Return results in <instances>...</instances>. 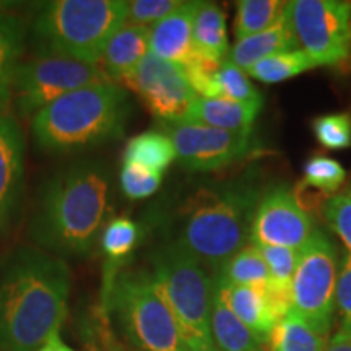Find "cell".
I'll list each match as a JSON object with an SVG mask.
<instances>
[{"instance_id":"1","label":"cell","mask_w":351,"mask_h":351,"mask_svg":"<svg viewBox=\"0 0 351 351\" xmlns=\"http://www.w3.org/2000/svg\"><path fill=\"white\" fill-rule=\"evenodd\" d=\"M72 274L64 258L21 245L0 262V351H36L60 330Z\"/></svg>"},{"instance_id":"2","label":"cell","mask_w":351,"mask_h":351,"mask_svg":"<svg viewBox=\"0 0 351 351\" xmlns=\"http://www.w3.org/2000/svg\"><path fill=\"white\" fill-rule=\"evenodd\" d=\"M109 192V173L95 161L57 171L36 199L29 223L34 244L60 258L88 256L106 226Z\"/></svg>"},{"instance_id":"3","label":"cell","mask_w":351,"mask_h":351,"mask_svg":"<svg viewBox=\"0 0 351 351\" xmlns=\"http://www.w3.org/2000/svg\"><path fill=\"white\" fill-rule=\"evenodd\" d=\"M261 197L251 179L197 187L173 215L169 243L215 274L251 241Z\"/></svg>"},{"instance_id":"4","label":"cell","mask_w":351,"mask_h":351,"mask_svg":"<svg viewBox=\"0 0 351 351\" xmlns=\"http://www.w3.org/2000/svg\"><path fill=\"white\" fill-rule=\"evenodd\" d=\"M130 116L129 95L112 82L83 86L60 96L33 116L36 148L67 155L119 138Z\"/></svg>"},{"instance_id":"5","label":"cell","mask_w":351,"mask_h":351,"mask_svg":"<svg viewBox=\"0 0 351 351\" xmlns=\"http://www.w3.org/2000/svg\"><path fill=\"white\" fill-rule=\"evenodd\" d=\"M125 0H52L39 3L32 20L38 56L99 65L104 47L127 23Z\"/></svg>"},{"instance_id":"6","label":"cell","mask_w":351,"mask_h":351,"mask_svg":"<svg viewBox=\"0 0 351 351\" xmlns=\"http://www.w3.org/2000/svg\"><path fill=\"white\" fill-rule=\"evenodd\" d=\"M99 306L127 343L143 351H189L173 313L147 271L119 270L103 282Z\"/></svg>"},{"instance_id":"7","label":"cell","mask_w":351,"mask_h":351,"mask_svg":"<svg viewBox=\"0 0 351 351\" xmlns=\"http://www.w3.org/2000/svg\"><path fill=\"white\" fill-rule=\"evenodd\" d=\"M152 261L153 283L173 313L189 351H213V278L205 265L171 243L153 252Z\"/></svg>"},{"instance_id":"8","label":"cell","mask_w":351,"mask_h":351,"mask_svg":"<svg viewBox=\"0 0 351 351\" xmlns=\"http://www.w3.org/2000/svg\"><path fill=\"white\" fill-rule=\"evenodd\" d=\"M339 262L337 249L322 231L315 230L300 251L291 283V311L330 333L337 306Z\"/></svg>"},{"instance_id":"9","label":"cell","mask_w":351,"mask_h":351,"mask_svg":"<svg viewBox=\"0 0 351 351\" xmlns=\"http://www.w3.org/2000/svg\"><path fill=\"white\" fill-rule=\"evenodd\" d=\"M173 142L184 169L208 173L261 156L263 150L252 130H225L192 122H160Z\"/></svg>"},{"instance_id":"10","label":"cell","mask_w":351,"mask_h":351,"mask_svg":"<svg viewBox=\"0 0 351 351\" xmlns=\"http://www.w3.org/2000/svg\"><path fill=\"white\" fill-rule=\"evenodd\" d=\"M106 82L111 80L99 65L65 57L38 56L16 67L12 96L20 116L28 117L70 91Z\"/></svg>"},{"instance_id":"11","label":"cell","mask_w":351,"mask_h":351,"mask_svg":"<svg viewBox=\"0 0 351 351\" xmlns=\"http://www.w3.org/2000/svg\"><path fill=\"white\" fill-rule=\"evenodd\" d=\"M289 21L298 46L314 64L335 67L351 56V3L341 0H293Z\"/></svg>"},{"instance_id":"12","label":"cell","mask_w":351,"mask_h":351,"mask_svg":"<svg viewBox=\"0 0 351 351\" xmlns=\"http://www.w3.org/2000/svg\"><path fill=\"white\" fill-rule=\"evenodd\" d=\"M160 122H181L197 98L184 69L148 52L124 82Z\"/></svg>"},{"instance_id":"13","label":"cell","mask_w":351,"mask_h":351,"mask_svg":"<svg viewBox=\"0 0 351 351\" xmlns=\"http://www.w3.org/2000/svg\"><path fill=\"white\" fill-rule=\"evenodd\" d=\"M314 223L287 186L270 189L258 200L251 226L252 245L288 247L301 251L314 234Z\"/></svg>"},{"instance_id":"14","label":"cell","mask_w":351,"mask_h":351,"mask_svg":"<svg viewBox=\"0 0 351 351\" xmlns=\"http://www.w3.org/2000/svg\"><path fill=\"white\" fill-rule=\"evenodd\" d=\"M25 137L12 116L0 114V231L20 207L25 181Z\"/></svg>"},{"instance_id":"15","label":"cell","mask_w":351,"mask_h":351,"mask_svg":"<svg viewBox=\"0 0 351 351\" xmlns=\"http://www.w3.org/2000/svg\"><path fill=\"white\" fill-rule=\"evenodd\" d=\"M199 5V0L182 2L178 10L153 25L150 28V52L181 69L191 67L200 60L192 39V26Z\"/></svg>"},{"instance_id":"16","label":"cell","mask_w":351,"mask_h":351,"mask_svg":"<svg viewBox=\"0 0 351 351\" xmlns=\"http://www.w3.org/2000/svg\"><path fill=\"white\" fill-rule=\"evenodd\" d=\"M150 52V26L124 25L104 47L99 67L112 83H124Z\"/></svg>"},{"instance_id":"17","label":"cell","mask_w":351,"mask_h":351,"mask_svg":"<svg viewBox=\"0 0 351 351\" xmlns=\"http://www.w3.org/2000/svg\"><path fill=\"white\" fill-rule=\"evenodd\" d=\"M213 280L221 288L223 296L232 313L238 315L241 322L251 328L263 343H267L271 330L280 320L271 306L267 289L230 285L217 274L213 275Z\"/></svg>"},{"instance_id":"18","label":"cell","mask_w":351,"mask_h":351,"mask_svg":"<svg viewBox=\"0 0 351 351\" xmlns=\"http://www.w3.org/2000/svg\"><path fill=\"white\" fill-rule=\"evenodd\" d=\"M261 109L262 99L241 103L225 98L197 96L181 122H192V124L225 130H252Z\"/></svg>"},{"instance_id":"19","label":"cell","mask_w":351,"mask_h":351,"mask_svg":"<svg viewBox=\"0 0 351 351\" xmlns=\"http://www.w3.org/2000/svg\"><path fill=\"white\" fill-rule=\"evenodd\" d=\"M296 46L298 41L295 32H293L291 21H289L287 7L283 15L270 28H267L265 32L236 41L234 46L231 47L228 60L245 72L254 64H257L258 60L280 54V52L295 51Z\"/></svg>"},{"instance_id":"20","label":"cell","mask_w":351,"mask_h":351,"mask_svg":"<svg viewBox=\"0 0 351 351\" xmlns=\"http://www.w3.org/2000/svg\"><path fill=\"white\" fill-rule=\"evenodd\" d=\"M210 330H212L213 345L218 351H257L265 345L230 309L225 296H223L221 288H219V285L215 280L212 314H210Z\"/></svg>"},{"instance_id":"21","label":"cell","mask_w":351,"mask_h":351,"mask_svg":"<svg viewBox=\"0 0 351 351\" xmlns=\"http://www.w3.org/2000/svg\"><path fill=\"white\" fill-rule=\"evenodd\" d=\"M195 54L212 64L225 62L230 51L225 13L213 2H200L192 26Z\"/></svg>"},{"instance_id":"22","label":"cell","mask_w":351,"mask_h":351,"mask_svg":"<svg viewBox=\"0 0 351 351\" xmlns=\"http://www.w3.org/2000/svg\"><path fill=\"white\" fill-rule=\"evenodd\" d=\"M26 25L12 12L0 15V114L12 98L15 70L25 49Z\"/></svg>"},{"instance_id":"23","label":"cell","mask_w":351,"mask_h":351,"mask_svg":"<svg viewBox=\"0 0 351 351\" xmlns=\"http://www.w3.org/2000/svg\"><path fill=\"white\" fill-rule=\"evenodd\" d=\"M267 351H326L328 333L315 328L300 314L289 313L276 322Z\"/></svg>"},{"instance_id":"24","label":"cell","mask_w":351,"mask_h":351,"mask_svg":"<svg viewBox=\"0 0 351 351\" xmlns=\"http://www.w3.org/2000/svg\"><path fill=\"white\" fill-rule=\"evenodd\" d=\"M176 160V152L168 135L161 130H148L132 137L125 145L124 163L163 173Z\"/></svg>"},{"instance_id":"25","label":"cell","mask_w":351,"mask_h":351,"mask_svg":"<svg viewBox=\"0 0 351 351\" xmlns=\"http://www.w3.org/2000/svg\"><path fill=\"white\" fill-rule=\"evenodd\" d=\"M140 239V228L137 223L132 221L130 218L117 217L104 226L103 234H101V247L108 257V267L104 270L103 282L111 280L121 265L129 257V254L135 249Z\"/></svg>"},{"instance_id":"26","label":"cell","mask_w":351,"mask_h":351,"mask_svg":"<svg viewBox=\"0 0 351 351\" xmlns=\"http://www.w3.org/2000/svg\"><path fill=\"white\" fill-rule=\"evenodd\" d=\"M215 274L221 276L226 283L239 285V287L267 289L270 285L269 267L256 245H245Z\"/></svg>"},{"instance_id":"27","label":"cell","mask_w":351,"mask_h":351,"mask_svg":"<svg viewBox=\"0 0 351 351\" xmlns=\"http://www.w3.org/2000/svg\"><path fill=\"white\" fill-rule=\"evenodd\" d=\"M314 67H317V65L304 51L295 49L265 57V59L258 60L257 64L245 70V73L249 77L256 78L257 82L270 85V83L289 80V78L301 75V73Z\"/></svg>"},{"instance_id":"28","label":"cell","mask_w":351,"mask_h":351,"mask_svg":"<svg viewBox=\"0 0 351 351\" xmlns=\"http://www.w3.org/2000/svg\"><path fill=\"white\" fill-rule=\"evenodd\" d=\"M288 2L282 0H241L234 21L236 41L270 28L287 10Z\"/></svg>"},{"instance_id":"29","label":"cell","mask_w":351,"mask_h":351,"mask_svg":"<svg viewBox=\"0 0 351 351\" xmlns=\"http://www.w3.org/2000/svg\"><path fill=\"white\" fill-rule=\"evenodd\" d=\"M215 88H217V98L241 101V103L262 99L247 73L228 59L215 72Z\"/></svg>"},{"instance_id":"30","label":"cell","mask_w":351,"mask_h":351,"mask_svg":"<svg viewBox=\"0 0 351 351\" xmlns=\"http://www.w3.org/2000/svg\"><path fill=\"white\" fill-rule=\"evenodd\" d=\"M317 142L327 150H346L351 147V116L348 112L324 114L313 121Z\"/></svg>"},{"instance_id":"31","label":"cell","mask_w":351,"mask_h":351,"mask_svg":"<svg viewBox=\"0 0 351 351\" xmlns=\"http://www.w3.org/2000/svg\"><path fill=\"white\" fill-rule=\"evenodd\" d=\"M346 171L339 161L328 156H313L304 166V184L324 194H333L343 186Z\"/></svg>"},{"instance_id":"32","label":"cell","mask_w":351,"mask_h":351,"mask_svg":"<svg viewBox=\"0 0 351 351\" xmlns=\"http://www.w3.org/2000/svg\"><path fill=\"white\" fill-rule=\"evenodd\" d=\"M161 181L163 173L132 163H124L119 176L122 192L130 200H142L153 195L160 189Z\"/></svg>"},{"instance_id":"33","label":"cell","mask_w":351,"mask_h":351,"mask_svg":"<svg viewBox=\"0 0 351 351\" xmlns=\"http://www.w3.org/2000/svg\"><path fill=\"white\" fill-rule=\"evenodd\" d=\"M328 226L339 234L351 256V182L339 194L332 195L326 205Z\"/></svg>"},{"instance_id":"34","label":"cell","mask_w":351,"mask_h":351,"mask_svg":"<svg viewBox=\"0 0 351 351\" xmlns=\"http://www.w3.org/2000/svg\"><path fill=\"white\" fill-rule=\"evenodd\" d=\"M181 0H132L127 10L129 25H156L181 7Z\"/></svg>"},{"instance_id":"35","label":"cell","mask_w":351,"mask_h":351,"mask_svg":"<svg viewBox=\"0 0 351 351\" xmlns=\"http://www.w3.org/2000/svg\"><path fill=\"white\" fill-rule=\"evenodd\" d=\"M93 327H95V333L96 339H98V343L103 351H132V348L127 346L119 339L116 330H114L112 320L109 317V313L106 311V307L103 306H96L95 313H93Z\"/></svg>"},{"instance_id":"36","label":"cell","mask_w":351,"mask_h":351,"mask_svg":"<svg viewBox=\"0 0 351 351\" xmlns=\"http://www.w3.org/2000/svg\"><path fill=\"white\" fill-rule=\"evenodd\" d=\"M337 306L341 317V328L351 332V256L346 254L337 283Z\"/></svg>"},{"instance_id":"37","label":"cell","mask_w":351,"mask_h":351,"mask_svg":"<svg viewBox=\"0 0 351 351\" xmlns=\"http://www.w3.org/2000/svg\"><path fill=\"white\" fill-rule=\"evenodd\" d=\"M326 351H351V332L340 327L339 332L328 340Z\"/></svg>"},{"instance_id":"38","label":"cell","mask_w":351,"mask_h":351,"mask_svg":"<svg viewBox=\"0 0 351 351\" xmlns=\"http://www.w3.org/2000/svg\"><path fill=\"white\" fill-rule=\"evenodd\" d=\"M80 335H82L83 346H85V351H103L98 343V339H96L93 320L90 319V320H85V322H83Z\"/></svg>"},{"instance_id":"39","label":"cell","mask_w":351,"mask_h":351,"mask_svg":"<svg viewBox=\"0 0 351 351\" xmlns=\"http://www.w3.org/2000/svg\"><path fill=\"white\" fill-rule=\"evenodd\" d=\"M36 351H77V350H73L72 346L65 343V341L60 339V330H57L52 333L49 339L44 341Z\"/></svg>"},{"instance_id":"40","label":"cell","mask_w":351,"mask_h":351,"mask_svg":"<svg viewBox=\"0 0 351 351\" xmlns=\"http://www.w3.org/2000/svg\"><path fill=\"white\" fill-rule=\"evenodd\" d=\"M13 5H15V3H12V2H0V15H2V13L10 12Z\"/></svg>"},{"instance_id":"41","label":"cell","mask_w":351,"mask_h":351,"mask_svg":"<svg viewBox=\"0 0 351 351\" xmlns=\"http://www.w3.org/2000/svg\"><path fill=\"white\" fill-rule=\"evenodd\" d=\"M213 351H218V350H217V348H215ZM257 351H267V350H265V348H261V350H257Z\"/></svg>"},{"instance_id":"42","label":"cell","mask_w":351,"mask_h":351,"mask_svg":"<svg viewBox=\"0 0 351 351\" xmlns=\"http://www.w3.org/2000/svg\"><path fill=\"white\" fill-rule=\"evenodd\" d=\"M132 351H143V350H134V348H132Z\"/></svg>"}]
</instances>
